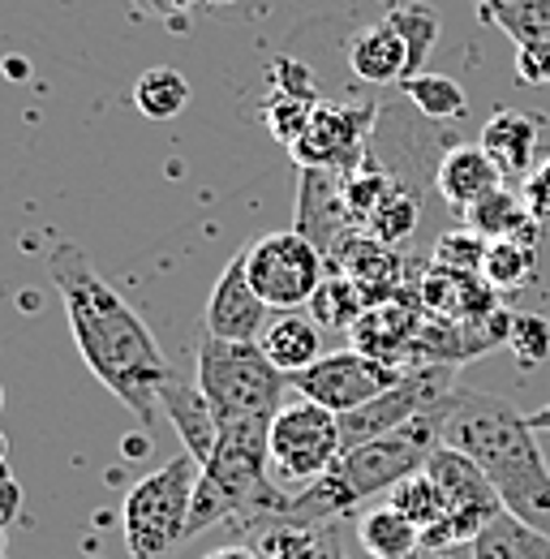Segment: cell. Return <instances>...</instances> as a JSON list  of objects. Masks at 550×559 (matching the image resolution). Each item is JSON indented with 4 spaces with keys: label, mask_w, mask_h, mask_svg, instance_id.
Masks as SVG:
<instances>
[{
    "label": "cell",
    "mask_w": 550,
    "mask_h": 559,
    "mask_svg": "<svg viewBox=\"0 0 550 559\" xmlns=\"http://www.w3.org/2000/svg\"><path fill=\"white\" fill-rule=\"evenodd\" d=\"M259 345L292 379V374H301L306 366H314L323 357V328L314 319L297 314V310H275V319L267 323Z\"/></svg>",
    "instance_id": "20"
},
{
    "label": "cell",
    "mask_w": 550,
    "mask_h": 559,
    "mask_svg": "<svg viewBox=\"0 0 550 559\" xmlns=\"http://www.w3.org/2000/svg\"><path fill=\"white\" fill-rule=\"evenodd\" d=\"M134 104L146 121H172L190 104V82L172 66H155L134 82Z\"/></svg>",
    "instance_id": "25"
},
{
    "label": "cell",
    "mask_w": 550,
    "mask_h": 559,
    "mask_svg": "<svg viewBox=\"0 0 550 559\" xmlns=\"http://www.w3.org/2000/svg\"><path fill=\"white\" fill-rule=\"evenodd\" d=\"M332 259H336L340 276H348V280H357V284H361V293L370 297V306L392 301V297L400 293L405 263H400L396 246H383V241H379V237H370L366 228L344 233L340 246L332 250Z\"/></svg>",
    "instance_id": "15"
},
{
    "label": "cell",
    "mask_w": 550,
    "mask_h": 559,
    "mask_svg": "<svg viewBox=\"0 0 550 559\" xmlns=\"http://www.w3.org/2000/svg\"><path fill=\"white\" fill-rule=\"evenodd\" d=\"M314 108H319L314 99H292V95H279V99H272V104H267V130L275 134V142L292 146V142L310 130Z\"/></svg>",
    "instance_id": "34"
},
{
    "label": "cell",
    "mask_w": 550,
    "mask_h": 559,
    "mask_svg": "<svg viewBox=\"0 0 550 559\" xmlns=\"http://www.w3.org/2000/svg\"><path fill=\"white\" fill-rule=\"evenodd\" d=\"M499 4H516V0H499Z\"/></svg>",
    "instance_id": "42"
},
{
    "label": "cell",
    "mask_w": 550,
    "mask_h": 559,
    "mask_svg": "<svg viewBox=\"0 0 550 559\" xmlns=\"http://www.w3.org/2000/svg\"><path fill=\"white\" fill-rule=\"evenodd\" d=\"M272 323V306L254 293V284L246 276V254H232L228 267L219 272L211 297L203 310V332L215 341H263Z\"/></svg>",
    "instance_id": "12"
},
{
    "label": "cell",
    "mask_w": 550,
    "mask_h": 559,
    "mask_svg": "<svg viewBox=\"0 0 550 559\" xmlns=\"http://www.w3.org/2000/svg\"><path fill=\"white\" fill-rule=\"evenodd\" d=\"M529 421H534V430H550V405H542L538 414H529Z\"/></svg>",
    "instance_id": "40"
},
{
    "label": "cell",
    "mask_w": 550,
    "mask_h": 559,
    "mask_svg": "<svg viewBox=\"0 0 550 559\" xmlns=\"http://www.w3.org/2000/svg\"><path fill=\"white\" fill-rule=\"evenodd\" d=\"M534 267H538V246L503 237V241H490L486 263H481V280L494 293H507V288H521L525 280L534 276Z\"/></svg>",
    "instance_id": "28"
},
{
    "label": "cell",
    "mask_w": 550,
    "mask_h": 559,
    "mask_svg": "<svg viewBox=\"0 0 550 559\" xmlns=\"http://www.w3.org/2000/svg\"><path fill=\"white\" fill-rule=\"evenodd\" d=\"M486 250L490 241L474 233L469 224L465 228H447L434 250H430V267H443V272H465V276H481V263H486Z\"/></svg>",
    "instance_id": "32"
},
{
    "label": "cell",
    "mask_w": 550,
    "mask_h": 559,
    "mask_svg": "<svg viewBox=\"0 0 550 559\" xmlns=\"http://www.w3.org/2000/svg\"><path fill=\"white\" fill-rule=\"evenodd\" d=\"M254 525H259L254 551L263 559H319L327 543V525H288L279 516H263Z\"/></svg>",
    "instance_id": "27"
},
{
    "label": "cell",
    "mask_w": 550,
    "mask_h": 559,
    "mask_svg": "<svg viewBox=\"0 0 550 559\" xmlns=\"http://www.w3.org/2000/svg\"><path fill=\"white\" fill-rule=\"evenodd\" d=\"M379 126V108L370 104H319L310 130L292 142V159L301 168H336L348 173L366 159V142Z\"/></svg>",
    "instance_id": "11"
},
{
    "label": "cell",
    "mask_w": 550,
    "mask_h": 559,
    "mask_svg": "<svg viewBox=\"0 0 550 559\" xmlns=\"http://www.w3.org/2000/svg\"><path fill=\"white\" fill-rule=\"evenodd\" d=\"M387 22H392V26L400 31V39L409 44L412 73H421L426 57L434 52V39H439V9H434V4H426V0H412V4L392 9V13H387Z\"/></svg>",
    "instance_id": "31"
},
{
    "label": "cell",
    "mask_w": 550,
    "mask_h": 559,
    "mask_svg": "<svg viewBox=\"0 0 550 559\" xmlns=\"http://www.w3.org/2000/svg\"><path fill=\"white\" fill-rule=\"evenodd\" d=\"M409 559H456V551H443V547H417Z\"/></svg>",
    "instance_id": "39"
},
{
    "label": "cell",
    "mask_w": 550,
    "mask_h": 559,
    "mask_svg": "<svg viewBox=\"0 0 550 559\" xmlns=\"http://www.w3.org/2000/svg\"><path fill=\"white\" fill-rule=\"evenodd\" d=\"M465 224L481 233L486 241H503V237H512V241H529V246H538V237H542V224L529 215L525 207V199L516 194V190H494L490 199H481L478 207L465 211Z\"/></svg>",
    "instance_id": "21"
},
{
    "label": "cell",
    "mask_w": 550,
    "mask_h": 559,
    "mask_svg": "<svg viewBox=\"0 0 550 559\" xmlns=\"http://www.w3.org/2000/svg\"><path fill=\"white\" fill-rule=\"evenodd\" d=\"M400 91H405V99H409L426 121H456V117H465V108H469L465 86H461L456 78H447V73L421 70V73H412V78H405Z\"/></svg>",
    "instance_id": "26"
},
{
    "label": "cell",
    "mask_w": 550,
    "mask_h": 559,
    "mask_svg": "<svg viewBox=\"0 0 550 559\" xmlns=\"http://www.w3.org/2000/svg\"><path fill=\"white\" fill-rule=\"evenodd\" d=\"M48 276L65 301L69 332L91 374L134 414L142 426H155L159 388L172 379L168 357L159 353L146 319L91 267L82 246H57L48 254Z\"/></svg>",
    "instance_id": "1"
},
{
    "label": "cell",
    "mask_w": 550,
    "mask_h": 559,
    "mask_svg": "<svg viewBox=\"0 0 550 559\" xmlns=\"http://www.w3.org/2000/svg\"><path fill=\"white\" fill-rule=\"evenodd\" d=\"M0 559H4V551H0Z\"/></svg>",
    "instance_id": "44"
},
{
    "label": "cell",
    "mask_w": 550,
    "mask_h": 559,
    "mask_svg": "<svg viewBox=\"0 0 550 559\" xmlns=\"http://www.w3.org/2000/svg\"><path fill=\"white\" fill-rule=\"evenodd\" d=\"M159 409L168 414L172 421V430L181 435V443H186V452L206 465L211 461V452H215V443H219V421H215V409H211V401L203 396V388L199 383H181L177 374L159 388Z\"/></svg>",
    "instance_id": "18"
},
{
    "label": "cell",
    "mask_w": 550,
    "mask_h": 559,
    "mask_svg": "<svg viewBox=\"0 0 550 559\" xmlns=\"http://www.w3.org/2000/svg\"><path fill=\"white\" fill-rule=\"evenodd\" d=\"M417 224H421V199L412 190H392L374 207V215L366 219V233L379 237L383 246H405L412 233H417Z\"/></svg>",
    "instance_id": "30"
},
{
    "label": "cell",
    "mask_w": 550,
    "mask_h": 559,
    "mask_svg": "<svg viewBox=\"0 0 550 559\" xmlns=\"http://www.w3.org/2000/svg\"><path fill=\"white\" fill-rule=\"evenodd\" d=\"M387 503H392L400 516H409L421 534L434 530V525L447 516V499H443V490L434 487V478H430L426 469L405 478L396 490H387Z\"/></svg>",
    "instance_id": "29"
},
{
    "label": "cell",
    "mask_w": 550,
    "mask_h": 559,
    "mask_svg": "<svg viewBox=\"0 0 550 559\" xmlns=\"http://www.w3.org/2000/svg\"><path fill=\"white\" fill-rule=\"evenodd\" d=\"M481 17L499 22L516 44V73L521 82H550V0H478Z\"/></svg>",
    "instance_id": "14"
},
{
    "label": "cell",
    "mask_w": 550,
    "mask_h": 559,
    "mask_svg": "<svg viewBox=\"0 0 550 559\" xmlns=\"http://www.w3.org/2000/svg\"><path fill=\"white\" fill-rule=\"evenodd\" d=\"M327 272V254L297 228L267 233L246 250V276L272 310H301L314 301Z\"/></svg>",
    "instance_id": "9"
},
{
    "label": "cell",
    "mask_w": 550,
    "mask_h": 559,
    "mask_svg": "<svg viewBox=\"0 0 550 559\" xmlns=\"http://www.w3.org/2000/svg\"><path fill=\"white\" fill-rule=\"evenodd\" d=\"M507 349L516 353L521 366H542L550 357V319L547 314H512Z\"/></svg>",
    "instance_id": "33"
},
{
    "label": "cell",
    "mask_w": 550,
    "mask_h": 559,
    "mask_svg": "<svg viewBox=\"0 0 550 559\" xmlns=\"http://www.w3.org/2000/svg\"><path fill=\"white\" fill-rule=\"evenodd\" d=\"M199 388L219 426H272L284 409L288 374L263 353L259 341H215L199 345Z\"/></svg>",
    "instance_id": "5"
},
{
    "label": "cell",
    "mask_w": 550,
    "mask_h": 559,
    "mask_svg": "<svg viewBox=\"0 0 550 559\" xmlns=\"http://www.w3.org/2000/svg\"><path fill=\"white\" fill-rule=\"evenodd\" d=\"M405 370H409V366L379 361V357H370V353H361V349H340V353H323L314 366H306V370L292 374L288 383H292L306 401H314V405H323V409H332V414L340 418V414H352V409L370 405V401L383 396L387 388H396Z\"/></svg>",
    "instance_id": "10"
},
{
    "label": "cell",
    "mask_w": 550,
    "mask_h": 559,
    "mask_svg": "<svg viewBox=\"0 0 550 559\" xmlns=\"http://www.w3.org/2000/svg\"><path fill=\"white\" fill-rule=\"evenodd\" d=\"M521 199L538 224H550V159L534 164V173L521 181Z\"/></svg>",
    "instance_id": "35"
},
{
    "label": "cell",
    "mask_w": 550,
    "mask_h": 559,
    "mask_svg": "<svg viewBox=\"0 0 550 559\" xmlns=\"http://www.w3.org/2000/svg\"><path fill=\"white\" fill-rule=\"evenodd\" d=\"M203 559H263V556H259L254 547H241V543H237V547H215V551H206Z\"/></svg>",
    "instance_id": "37"
},
{
    "label": "cell",
    "mask_w": 550,
    "mask_h": 559,
    "mask_svg": "<svg viewBox=\"0 0 550 559\" xmlns=\"http://www.w3.org/2000/svg\"><path fill=\"white\" fill-rule=\"evenodd\" d=\"M319 559H344L340 538H336V525H327V543H323V551H319Z\"/></svg>",
    "instance_id": "38"
},
{
    "label": "cell",
    "mask_w": 550,
    "mask_h": 559,
    "mask_svg": "<svg viewBox=\"0 0 550 559\" xmlns=\"http://www.w3.org/2000/svg\"><path fill=\"white\" fill-rule=\"evenodd\" d=\"M272 426H219V443L199 474L186 543L224 521H263L275 516L288 495L275 490L272 474Z\"/></svg>",
    "instance_id": "4"
},
{
    "label": "cell",
    "mask_w": 550,
    "mask_h": 559,
    "mask_svg": "<svg viewBox=\"0 0 550 559\" xmlns=\"http://www.w3.org/2000/svg\"><path fill=\"white\" fill-rule=\"evenodd\" d=\"M447 405L421 414L417 421L392 430V435H383V439H370V443L348 448L323 478H314L310 487L292 490L288 503L275 516L288 521V525H332V521H340L348 512H357L366 499H374L383 490H396L405 478L426 469V461L434 456V448H443Z\"/></svg>",
    "instance_id": "3"
},
{
    "label": "cell",
    "mask_w": 550,
    "mask_h": 559,
    "mask_svg": "<svg viewBox=\"0 0 550 559\" xmlns=\"http://www.w3.org/2000/svg\"><path fill=\"white\" fill-rule=\"evenodd\" d=\"M352 215L344 203V173L336 168H301V190H297V233L310 237L323 254L340 246L344 233H352Z\"/></svg>",
    "instance_id": "13"
},
{
    "label": "cell",
    "mask_w": 550,
    "mask_h": 559,
    "mask_svg": "<svg viewBox=\"0 0 550 559\" xmlns=\"http://www.w3.org/2000/svg\"><path fill=\"white\" fill-rule=\"evenodd\" d=\"M426 474L434 478V487L443 490L447 499V516L421 534V547H443L456 551V543H474L481 530L503 512L499 490L490 487V478L481 474L478 465L456 452V448H434V456L426 461Z\"/></svg>",
    "instance_id": "7"
},
{
    "label": "cell",
    "mask_w": 550,
    "mask_h": 559,
    "mask_svg": "<svg viewBox=\"0 0 550 559\" xmlns=\"http://www.w3.org/2000/svg\"><path fill=\"white\" fill-rule=\"evenodd\" d=\"M370 310V297L361 293V284L348 276H327L319 284L314 301H310V319L323 328V332H352L357 319Z\"/></svg>",
    "instance_id": "24"
},
{
    "label": "cell",
    "mask_w": 550,
    "mask_h": 559,
    "mask_svg": "<svg viewBox=\"0 0 550 559\" xmlns=\"http://www.w3.org/2000/svg\"><path fill=\"white\" fill-rule=\"evenodd\" d=\"M0 409H4V388H0Z\"/></svg>",
    "instance_id": "41"
},
{
    "label": "cell",
    "mask_w": 550,
    "mask_h": 559,
    "mask_svg": "<svg viewBox=\"0 0 550 559\" xmlns=\"http://www.w3.org/2000/svg\"><path fill=\"white\" fill-rule=\"evenodd\" d=\"M443 443L465 452L490 478L503 512L550 534V465L529 414H521L507 396L461 388L443 418Z\"/></svg>",
    "instance_id": "2"
},
{
    "label": "cell",
    "mask_w": 550,
    "mask_h": 559,
    "mask_svg": "<svg viewBox=\"0 0 550 559\" xmlns=\"http://www.w3.org/2000/svg\"><path fill=\"white\" fill-rule=\"evenodd\" d=\"M503 173L499 164L486 155L481 142H456L443 151L439 168H434V190L443 194V203L456 211L478 207L481 199H490L494 190H503Z\"/></svg>",
    "instance_id": "16"
},
{
    "label": "cell",
    "mask_w": 550,
    "mask_h": 559,
    "mask_svg": "<svg viewBox=\"0 0 550 559\" xmlns=\"http://www.w3.org/2000/svg\"><path fill=\"white\" fill-rule=\"evenodd\" d=\"M0 551H4V538H0Z\"/></svg>",
    "instance_id": "43"
},
{
    "label": "cell",
    "mask_w": 550,
    "mask_h": 559,
    "mask_svg": "<svg viewBox=\"0 0 550 559\" xmlns=\"http://www.w3.org/2000/svg\"><path fill=\"white\" fill-rule=\"evenodd\" d=\"M481 146L499 164L503 177L525 181L534 173V155H538V121L525 117V112H516V108H499L481 126Z\"/></svg>",
    "instance_id": "19"
},
{
    "label": "cell",
    "mask_w": 550,
    "mask_h": 559,
    "mask_svg": "<svg viewBox=\"0 0 550 559\" xmlns=\"http://www.w3.org/2000/svg\"><path fill=\"white\" fill-rule=\"evenodd\" d=\"M203 465L186 452L159 465L155 474L138 478L125 508H121V530H125V551L130 559H164L172 547L186 543L194 490H199Z\"/></svg>",
    "instance_id": "6"
},
{
    "label": "cell",
    "mask_w": 550,
    "mask_h": 559,
    "mask_svg": "<svg viewBox=\"0 0 550 559\" xmlns=\"http://www.w3.org/2000/svg\"><path fill=\"white\" fill-rule=\"evenodd\" d=\"M348 70L352 78L370 82V86H387V82H405L412 73L409 66V44L400 39V31L383 17V22H370L361 26L352 39H348Z\"/></svg>",
    "instance_id": "17"
},
{
    "label": "cell",
    "mask_w": 550,
    "mask_h": 559,
    "mask_svg": "<svg viewBox=\"0 0 550 559\" xmlns=\"http://www.w3.org/2000/svg\"><path fill=\"white\" fill-rule=\"evenodd\" d=\"M357 543L370 551L374 559H409L421 547V530L412 525L409 516H400L392 503L361 512L357 521Z\"/></svg>",
    "instance_id": "23"
},
{
    "label": "cell",
    "mask_w": 550,
    "mask_h": 559,
    "mask_svg": "<svg viewBox=\"0 0 550 559\" xmlns=\"http://www.w3.org/2000/svg\"><path fill=\"white\" fill-rule=\"evenodd\" d=\"M272 78H279V95H292V99H314L319 104V91L310 82V70L297 66V61H275Z\"/></svg>",
    "instance_id": "36"
},
{
    "label": "cell",
    "mask_w": 550,
    "mask_h": 559,
    "mask_svg": "<svg viewBox=\"0 0 550 559\" xmlns=\"http://www.w3.org/2000/svg\"><path fill=\"white\" fill-rule=\"evenodd\" d=\"M469 551L474 559H550V534L534 530L512 512H499L469 543Z\"/></svg>",
    "instance_id": "22"
},
{
    "label": "cell",
    "mask_w": 550,
    "mask_h": 559,
    "mask_svg": "<svg viewBox=\"0 0 550 559\" xmlns=\"http://www.w3.org/2000/svg\"><path fill=\"white\" fill-rule=\"evenodd\" d=\"M267 443H272V474L288 487H310L344 456L340 418L306 396L275 414Z\"/></svg>",
    "instance_id": "8"
}]
</instances>
